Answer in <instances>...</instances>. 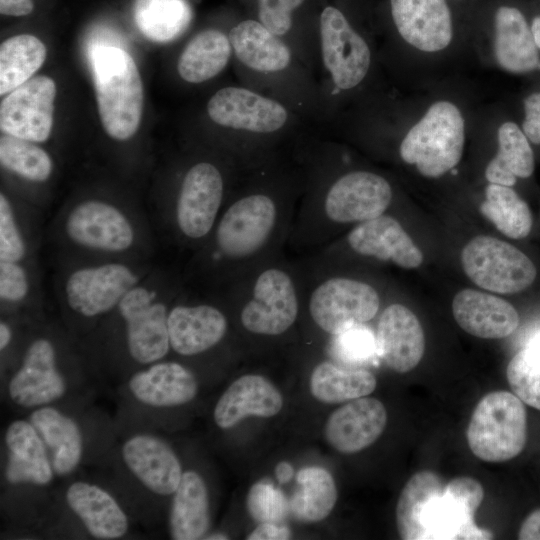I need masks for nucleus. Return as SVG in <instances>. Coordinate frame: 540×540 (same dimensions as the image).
<instances>
[{"instance_id":"6","label":"nucleus","mask_w":540,"mask_h":540,"mask_svg":"<svg viewBox=\"0 0 540 540\" xmlns=\"http://www.w3.org/2000/svg\"><path fill=\"white\" fill-rule=\"evenodd\" d=\"M277 205L268 195L254 193L235 201L222 215L215 232L218 252L240 260L258 252L277 222Z\"/></svg>"},{"instance_id":"31","label":"nucleus","mask_w":540,"mask_h":540,"mask_svg":"<svg viewBox=\"0 0 540 540\" xmlns=\"http://www.w3.org/2000/svg\"><path fill=\"white\" fill-rule=\"evenodd\" d=\"M169 533L174 540L203 539L210 526V501L207 485L195 470L183 471L172 495Z\"/></svg>"},{"instance_id":"22","label":"nucleus","mask_w":540,"mask_h":540,"mask_svg":"<svg viewBox=\"0 0 540 540\" xmlns=\"http://www.w3.org/2000/svg\"><path fill=\"white\" fill-rule=\"evenodd\" d=\"M7 448L5 478L14 485H48L55 471L47 446L30 420L17 419L7 426L4 434Z\"/></svg>"},{"instance_id":"40","label":"nucleus","mask_w":540,"mask_h":540,"mask_svg":"<svg viewBox=\"0 0 540 540\" xmlns=\"http://www.w3.org/2000/svg\"><path fill=\"white\" fill-rule=\"evenodd\" d=\"M480 211L509 238L522 239L531 231L533 218L530 208L511 187L490 183Z\"/></svg>"},{"instance_id":"16","label":"nucleus","mask_w":540,"mask_h":540,"mask_svg":"<svg viewBox=\"0 0 540 540\" xmlns=\"http://www.w3.org/2000/svg\"><path fill=\"white\" fill-rule=\"evenodd\" d=\"M223 197V179L209 162L193 165L185 174L176 203V222L181 233L200 239L212 229Z\"/></svg>"},{"instance_id":"44","label":"nucleus","mask_w":540,"mask_h":540,"mask_svg":"<svg viewBox=\"0 0 540 540\" xmlns=\"http://www.w3.org/2000/svg\"><path fill=\"white\" fill-rule=\"evenodd\" d=\"M334 336V352L347 363L365 362L377 352L375 335L363 324L350 327Z\"/></svg>"},{"instance_id":"8","label":"nucleus","mask_w":540,"mask_h":540,"mask_svg":"<svg viewBox=\"0 0 540 540\" xmlns=\"http://www.w3.org/2000/svg\"><path fill=\"white\" fill-rule=\"evenodd\" d=\"M484 498L480 482L471 477L449 481L429 502L424 517V539H491L490 531L479 528L474 514Z\"/></svg>"},{"instance_id":"13","label":"nucleus","mask_w":540,"mask_h":540,"mask_svg":"<svg viewBox=\"0 0 540 540\" xmlns=\"http://www.w3.org/2000/svg\"><path fill=\"white\" fill-rule=\"evenodd\" d=\"M56 84L48 76H35L12 90L0 105V128L32 142H44L53 126Z\"/></svg>"},{"instance_id":"52","label":"nucleus","mask_w":540,"mask_h":540,"mask_svg":"<svg viewBox=\"0 0 540 540\" xmlns=\"http://www.w3.org/2000/svg\"><path fill=\"white\" fill-rule=\"evenodd\" d=\"M12 340V330L11 327L5 322L1 321L0 323V350L4 351Z\"/></svg>"},{"instance_id":"32","label":"nucleus","mask_w":540,"mask_h":540,"mask_svg":"<svg viewBox=\"0 0 540 540\" xmlns=\"http://www.w3.org/2000/svg\"><path fill=\"white\" fill-rule=\"evenodd\" d=\"M228 37L238 60L254 71L276 73L291 63L289 47L260 21H241Z\"/></svg>"},{"instance_id":"11","label":"nucleus","mask_w":540,"mask_h":540,"mask_svg":"<svg viewBox=\"0 0 540 540\" xmlns=\"http://www.w3.org/2000/svg\"><path fill=\"white\" fill-rule=\"evenodd\" d=\"M139 276L123 263H105L73 271L65 283L68 306L78 315L95 318L118 306Z\"/></svg>"},{"instance_id":"41","label":"nucleus","mask_w":540,"mask_h":540,"mask_svg":"<svg viewBox=\"0 0 540 540\" xmlns=\"http://www.w3.org/2000/svg\"><path fill=\"white\" fill-rule=\"evenodd\" d=\"M34 143L4 133L0 138V162L24 179L43 182L50 177L53 163L48 153Z\"/></svg>"},{"instance_id":"38","label":"nucleus","mask_w":540,"mask_h":540,"mask_svg":"<svg viewBox=\"0 0 540 540\" xmlns=\"http://www.w3.org/2000/svg\"><path fill=\"white\" fill-rule=\"evenodd\" d=\"M133 17L144 37L165 43L187 28L191 9L186 0H135Z\"/></svg>"},{"instance_id":"48","label":"nucleus","mask_w":540,"mask_h":540,"mask_svg":"<svg viewBox=\"0 0 540 540\" xmlns=\"http://www.w3.org/2000/svg\"><path fill=\"white\" fill-rule=\"evenodd\" d=\"M525 118L523 132L534 144H540V93H534L524 100Z\"/></svg>"},{"instance_id":"14","label":"nucleus","mask_w":540,"mask_h":540,"mask_svg":"<svg viewBox=\"0 0 540 540\" xmlns=\"http://www.w3.org/2000/svg\"><path fill=\"white\" fill-rule=\"evenodd\" d=\"M210 119L234 130L267 134L280 130L288 120L278 101L243 87L218 90L207 104Z\"/></svg>"},{"instance_id":"49","label":"nucleus","mask_w":540,"mask_h":540,"mask_svg":"<svg viewBox=\"0 0 540 540\" xmlns=\"http://www.w3.org/2000/svg\"><path fill=\"white\" fill-rule=\"evenodd\" d=\"M290 538L291 532L288 527L271 522L259 523L247 536L248 540H284Z\"/></svg>"},{"instance_id":"20","label":"nucleus","mask_w":540,"mask_h":540,"mask_svg":"<svg viewBox=\"0 0 540 540\" xmlns=\"http://www.w3.org/2000/svg\"><path fill=\"white\" fill-rule=\"evenodd\" d=\"M375 339L378 355L397 373L411 371L423 357V328L416 315L402 304L394 303L383 310Z\"/></svg>"},{"instance_id":"17","label":"nucleus","mask_w":540,"mask_h":540,"mask_svg":"<svg viewBox=\"0 0 540 540\" xmlns=\"http://www.w3.org/2000/svg\"><path fill=\"white\" fill-rule=\"evenodd\" d=\"M65 230L75 244L118 253L134 242V229L126 215L114 205L101 200H86L68 214Z\"/></svg>"},{"instance_id":"26","label":"nucleus","mask_w":540,"mask_h":540,"mask_svg":"<svg viewBox=\"0 0 540 540\" xmlns=\"http://www.w3.org/2000/svg\"><path fill=\"white\" fill-rule=\"evenodd\" d=\"M65 500L93 538L116 540L127 534L129 518L126 512L103 487L87 481H75L67 487Z\"/></svg>"},{"instance_id":"23","label":"nucleus","mask_w":540,"mask_h":540,"mask_svg":"<svg viewBox=\"0 0 540 540\" xmlns=\"http://www.w3.org/2000/svg\"><path fill=\"white\" fill-rule=\"evenodd\" d=\"M283 407V396L266 377L246 374L233 381L218 399L213 419L221 429L235 427L243 419L273 417Z\"/></svg>"},{"instance_id":"5","label":"nucleus","mask_w":540,"mask_h":540,"mask_svg":"<svg viewBox=\"0 0 540 540\" xmlns=\"http://www.w3.org/2000/svg\"><path fill=\"white\" fill-rule=\"evenodd\" d=\"M125 326V338L131 358L149 365L162 360L171 349L168 333L169 310L157 293L137 284L117 306Z\"/></svg>"},{"instance_id":"53","label":"nucleus","mask_w":540,"mask_h":540,"mask_svg":"<svg viewBox=\"0 0 540 540\" xmlns=\"http://www.w3.org/2000/svg\"><path fill=\"white\" fill-rule=\"evenodd\" d=\"M531 31L536 46L538 47V49H540V16H537L533 19L531 24Z\"/></svg>"},{"instance_id":"39","label":"nucleus","mask_w":540,"mask_h":540,"mask_svg":"<svg viewBox=\"0 0 540 540\" xmlns=\"http://www.w3.org/2000/svg\"><path fill=\"white\" fill-rule=\"evenodd\" d=\"M46 59L44 43L34 35L10 37L0 46V95L19 87L42 66Z\"/></svg>"},{"instance_id":"54","label":"nucleus","mask_w":540,"mask_h":540,"mask_svg":"<svg viewBox=\"0 0 540 540\" xmlns=\"http://www.w3.org/2000/svg\"><path fill=\"white\" fill-rule=\"evenodd\" d=\"M526 347H528L530 350H532L536 355L540 357V332L534 335L529 340Z\"/></svg>"},{"instance_id":"36","label":"nucleus","mask_w":540,"mask_h":540,"mask_svg":"<svg viewBox=\"0 0 540 540\" xmlns=\"http://www.w3.org/2000/svg\"><path fill=\"white\" fill-rule=\"evenodd\" d=\"M296 481L298 488L289 500L290 513L302 522L324 520L334 509L338 492L333 476L320 466L301 469Z\"/></svg>"},{"instance_id":"24","label":"nucleus","mask_w":540,"mask_h":540,"mask_svg":"<svg viewBox=\"0 0 540 540\" xmlns=\"http://www.w3.org/2000/svg\"><path fill=\"white\" fill-rule=\"evenodd\" d=\"M128 389L141 404L170 408L191 402L198 393V381L190 369L175 361H157L134 373Z\"/></svg>"},{"instance_id":"25","label":"nucleus","mask_w":540,"mask_h":540,"mask_svg":"<svg viewBox=\"0 0 540 540\" xmlns=\"http://www.w3.org/2000/svg\"><path fill=\"white\" fill-rule=\"evenodd\" d=\"M347 242L360 255L391 261L405 269L417 268L423 262L421 250L401 224L384 214L358 223Z\"/></svg>"},{"instance_id":"4","label":"nucleus","mask_w":540,"mask_h":540,"mask_svg":"<svg viewBox=\"0 0 540 540\" xmlns=\"http://www.w3.org/2000/svg\"><path fill=\"white\" fill-rule=\"evenodd\" d=\"M462 267L479 287L501 294L528 288L536 278V267L515 246L491 236H477L462 250Z\"/></svg>"},{"instance_id":"2","label":"nucleus","mask_w":540,"mask_h":540,"mask_svg":"<svg viewBox=\"0 0 540 540\" xmlns=\"http://www.w3.org/2000/svg\"><path fill=\"white\" fill-rule=\"evenodd\" d=\"M465 142L463 116L456 105L438 101L407 132L399 148L402 160L421 175L437 178L461 160Z\"/></svg>"},{"instance_id":"7","label":"nucleus","mask_w":540,"mask_h":540,"mask_svg":"<svg viewBox=\"0 0 540 540\" xmlns=\"http://www.w3.org/2000/svg\"><path fill=\"white\" fill-rule=\"evenodd\" d=\"M379 307L380 297L371 285L345 277L323 281L309 300L313 321L331 335L372 320Z\"/></svg>"},{"instance_id":"18","label":"nucleus","mask_w":540,"mask_h":540,"mask_svg":"<svg viewBox=\"0 0 540 540\" xmlns=\"http://www.w3.org/2000/svg\"><path fill=\"white\" fill-rule=\"evenodd\" d=\"M123 462L132 475L151 493L169 496L178 488L183 469L173 448L150 433H137L121 447Z\"/></svg>"},{"instance_id":"47","label":"nucleus","mask_w":540,"mask_h":540,"mask_svg":"<svg viewBox=\"0 0 540 540\" xmlns=\"http://www.w3.org/2000/svg\"><path fill=\"white\" fill-rule=\"evenodd\" d=\"M29 291V279L20 262L0 261V298L2 302L22 301Z\"/></svg>"},{"instance_id":"45","label":"nucleus","mask_w":540,"mask_h":540,"mask_svg":"<svg viewBox=\"0 0 540 540\" xmlns=\"http://www.w3.org/2000/svg\"><path fill=\"white\" fill-rule=\"evenodd\" d=\"M26 245L7 196L0 195V261L20 262Z\"/></svg>"},{"instance_id":"29","label":"nucleus","mask_w":540,"mask_h":540,"mask_svg":"<svg viewBox=\"0 0 540 540\" xmlns=\"http://www.w3.org/2000/svg\"><path fill=\"white\" fill-rule=\"evenodd\" d=\"M494 54L499 66L510 73L540 69L538 47L531 27L519 9L509 6L497 9Z\"/></svg>"},{"instance_id":"19","label":"nucleus","mask_w":540,"mask_h":540,"mask_svg":"<svg viewBox=\"0 0 540 540\" xmlns=\"http://www.w3.org/2000/svg\"><path fill=\"white\" fill-rule=\"evenodd\" d=\"M387 424L383 403L371 397L350 400L333 411L324 426L326 442L343 454L357 453L372 445Z\"/></svg>"},{"instance_id":"30","label":"nucleus","mask_w":540,"mask_h":540,"mask_svg":"<svg viewBox=\"0 0 540 540\" xmlns=\"http://www.w3.org/2000/svg\"><path fill=\"white\" fill-rule=\"evenodd\" d=\"M29 420L47 446L55 474L66 476L75 471L84 454V438L78 423L50 405L33 409Z\"/></svg>"},{"instance_id":"46","label":"nucleus","mask_w":540,"mask_h":540,"mask_svg":"<svg viewBox=\"0 0 540 540\" xmlns=\"http://www.w3.org/2000/svg\"><path fill=\"white\" fill-rule=\"evenodd\" d=\"M304 0H258L259 21L272 33L281 37L292 26V12Z\"/></svg>"},{"instance_id":"15","label":"nucleus","mask_w":540,"mask_h":540,"mask_svg":"<svg viewBox=\"0 0 540 540\" xmlns=\"http://www.w3.org/2000/svg\"><path fill=\"white\" fill-rule=\"evenodd\" d=\"M391 200L392 189L385 178L368 171H353L331 185L324 211L333 222L360 223L384 214Z\"/></svg>"},{"instance_id":"3","label":"nucleus","mask_w":540,"mask_h":540,"mask_svg":"<svg viewBox=\"0 0 540 540\" xmlns=\"http://www.w3.org/2000/svg\"><path fill=\"white\" fill-rule=\"evenodd\" d=\"M466 437L472 453L485 462L499 463L516 457L527 440V415L522 401L507 391L488 393L475 407Z\"/></svg>"},{"instance_id":"42","label":"nucleus","mask_w":540,"mask_h":540,"mask_svg":"<svg viewBox=\"0 0 540 540\" xmlns=\"http://www.w3.org/2000/svg\"><path fill=\"white\" fill-rule=\"evenodd\" d=\"M506 376L514 394L540 410V357L528 347L523 348L509 361Z\"/></svg>"},{"instance_id":"33","label":"nucleus","mask_w":540,"mask_h":540,"mask_svg":"<svg viewBox=\"0 0 540 540\" xmlns=\"http://www.w3.org/2000/svg\"><path fill=\"white\" fill-rule=\"evenodd\" d=\"M232 46L224 33L207 29L196 34L183 49L177 64L180 77L202 83L218 75L228 64Z\"/></svg>"},{"instance_id":"37","label":"nucleus","mask_w":540,"mask_h":540,"mask_svg":"<svg viewBox=\"0 0 540 540\" xmlns=\"http://www.w3.org/2000/svg\"><path fill=\"white\" fill-rule=\"evenodd\" d=\"M444 489L441 477L433 471L411 476L396 505V525L401 539H424L423 517L431 499Z\"/></svg>"},{"instance_id":"9","label":"nucleus","mask_w":540,"mask_h":540,"mask_svg":"<svg viewBox=\"0 0 540 540\" xmlns=\"http://www.w3.org/2000/svg\"><path fill=\"white\" fill-rule=\"evenodd\" d=\"M323 63L339 90H350L366 77L371 52L366 41L352 28L344 14L327 6L320 15Z\"/></svg>"},{"instance_id":"27","label":"nucleus","mask_w":540,"mask_h":540,"mask_svg":"<svg viewBox=\"0 0 540 540\" xmlns=\"http://www.w3.org/2000/svg\"><path fill=\"white\" fill-rule=\"evenodd\" d=\"M225 315L208 304L175 305L168 314L171 349L182 356L201 354L217 345L225 336Z\"/></svg>"},{"instance_id":"28","label":"nucleus","mask_w":540,"mask_h":540,"mask_svg":"<svg viewBox=\"0 0 540 540\" xmlns=\"http://www.w3.org/2000/svg\"><path fill=\"white\" fill-rule=\"evenodd\" d=\"M452 312L465 332L484 339L507 337L519 325V315L513 305L474 289H463L454 296Z\"/></svg>"},{"instance_id":"34","label":"nucleus","mask_w":540,"mask_h":540,"mask_svg":"<svg viewBox=\"0 0 540 540\" xmlns=\"http://www.w3.org/2000/svg\"><path fill=\"white\" fill-rule=\"evenodd\" d=\"M377 385L373 373L362 368H345L330 361L315 366L309 389L319 402L336 404L371 394Z\"/></svg>"},{"instance_id":"35","label":"nucleus","mask_w":540,"mask_h":540,"mask_svg":"<svg viewBox=\"0 0 540 540\" xmlns=\"http://www.w3.org/2000/svg\"><path fill=\"white\" fill-rule=\"evenodd\" d=\"M498 151L485 170L493 184L512 187L517 177L528 178L534 171V154L525 133L514 122L498 129Z\"/></svg>"},{"instance_id":"1","label":"nucleus","mask_w":540,"mask_h":540,"mask_svg":"<svg viewBox=\"0 0 540 540\" xmlns=\"http://www.w3.org/2000/svg\"><path fill=\"white\" fill-rule=\"evenodd\" d=\"M86 54L105 132L119 141L131 138L141 122L144 98L135 61L117 46H90Z\"/></svg>"},{"instance_id":"50","label":"nucleus","mask_w":540,"mask_h":540,"mask_svg":"<svg viewBox=\"0 0 540 540\" xmlns=\"http://www.w3.org/2000/svg\"><path fill=\"white\" fill-rule=\"evenodd\" d=\"M518 538L520 540H540V509L534 510L523 521Z\"/></svg>"},{"instance_id":"21","label":"nucleus","mask_w":540,"mask_h":540,"mask_svg":"<svg viewBox=\"0 0 540 540\" xmlns=\"http://www.w3.org/2000/svg\"><path fill=\"white\" fill-rule=\"evenodd\" d=\"M391 14L401 37L425 52L446 48L453 37L446 0H390Z\"/></svg>"},{"instance_id":"10","label":"nucleus","mask_w":540,"mask_h":540,"mask_svg":"<svg viewBox=\"0 0 540 540\" xmlns=\"http://www.w3.org/2000/svg\"><path fill=\"white\" fill-rule=\"evenodd\" d=\"M7 391L11 402L24 409L50 405L64 397L67 382L50 339L38 337L28 345L20 366L8 382Z\"/></svg>"},{"instance_id":"12","label":"nucleus","mask_w":540,"mask_h":540,"mask_svg":"<svg viewBox=\"0 0 540 540\" xmlns=\"http://www.w3.org/2000/svg\"><path fill=\"white\" fill-rule=\"evenodd\" d=\"M299 305L290 275L269 268L256 279L252 298L241 311L243 327L254 334L275 336L286 332L295 322Z\"/></svg>"},{"instance_id":"51","label":"nucleus","mask_w":540,"mask_h":540,"mask_svg":"<svg viewBox=\"0 0 540 540\" xmlns=\"http://www.w3.org/2000/svg\"><path fill=\"white\" fill-rule=\"evenodd\" d=\"M32 0H0V13L7 16H25L32 12Z\"/></svg>"},{"instance_id":"43","label":"nucleus","mask_w":540,"mask_h":540,"mask_svg":"<svg viewBox=\"0 0 540 540\" xmlns=\"http://www.w3.org/2000/svg\"><path fill=\"white\" fill-rule=\"evenodd\" d=\"M246 508L250 516L259 523H278L290 513L289 500L271 483L257 482L249 490Z\"/></svg>"},{"instance_id":"55","label":"nucleus","mask_w":540,"mask_h":540,"mask_svg":"<svg viewBox=\"0 0 540 540\" xmlns=\"http://www.w3.org/2000/svg\"><path fill=\"white\" fill-rule=\"evenodd\" d=\"M203 539L226 540L228 539V536L221 533H215V534L206 535Z\"/></svg>"}]
</instances>
